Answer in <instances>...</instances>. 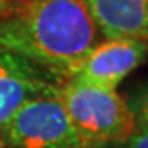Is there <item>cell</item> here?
Listing matches in <instances>:
<instances>
[{
	"label": "cell",
	"mask_w": 148,
	"mask_h": 148,
	"mask_svg": "<svg viewBox=\"0 0 148 148\" xmlns=\"http://www.w3.org/2000/svg\"><path fill=\"white\" fill-rule=\"evenodd\" d=\"M21 2L23 0H0V20L12 15Z\"/></svg>",
	"instance_id": "obj_9"
},
{
	"label": "cell",
	"mask_w": 148,
	"mask_h": 148,
	"mask_svg": "<svg viewBox=\"0 0 148 148\" xmlns=\"http://www.w3.org/2000/svg\"><path fill=\"white\" fill-rule=\"evenodd\" d=\"M61 94V92H59ZM27 102L0 132L2 148H76L81 142L69 122L61 95Z\"/></svg>",
	"instance_id": "obj_3"
},
{
	"label": "cell",
	"mask_w": 148,
	"mask_h": 148,
	"mask_svg": "<svg viewBox=\"0 0 148 148\" xmlns=\"http://www.w3.org/2000/svg\"><path fill=\"white\" fill-rule=\"evenodd\" d=\"M86 5L107 40L148 43V0H86Z\"/></svg>",
	"instance_id": "obj_6"
},
{
	"label": "cell",
	"mask_w": 148,
	"mask_h": 148,
	"mask_svg": "<svg viewBox=\"0 0 148 148\" xmlns=\"http://www.w3.org/2000/svg\"><path fill=\"white\" fill-rule=\"evenodd\" d=\"M148 43L106 40L97 43L71 79L115 90L122 81L145 61Z\"/></svg>",
	"instance_id": "obj_5"
},
{
	"label": "cell",
	"mask_w": 148,
	"mask_h": 148,
	"mask_svg": "<svg viewBox=\"0 0 148 148\" xmlns=\"http://www.w3.org/2000/svg\"><path fill=\"white\" fill-rule=\"evenodd\" d=\"M0 148H2V147H0Z\"/></svg>",
	"instance_id": "obj_11"
},
{
	"label": "cell",
	"mask_w": 148,
	"mask_h": 148,
	"mask_svg": "<svg viewBox=\"0 0 148 148\" xmlns=\"http://www.w3.org/2000/svg\"><path fill=\"white\" fill-rule=\"evenodd\" d=\"M61 101L81 145H120L133 133L137 119L115 90L68 79Z\"/></svg>",
	"instance_id": "obj_2"
},
{
	"label": "cell",
	"mask_w": 148,
	"mask_h": 148,
	"mask_svg": "<svg viewBox=\"0 0 148 148\" xmlns=\"http://www.w3.org/2000/svg\"><path fill=\"white\" fill-rule=\"evenodd\" d=\"M127 102H128V106H130V109H132L137 122L148 125V84L140 87L132 95V99Z\"/></svg>",
	"instance_id": "obj_7"
},
{
	"label": "cell",
	"mask_w": 148,
	"mask_h": 148,
	"mask_svg": "<svg viewBox=\"0 0 148 148\" xmlns=\"http://www.w3.org/2000/svg\"><path fill=\"white\" fill-rule=\"evenodd\" d=\"M76 148H115V147H110V145H79Z\"/></svg>",
	"instance_id": "obj_10"
},
{
	"label": "cell",
	"mask_w": 148,
	"mask_h": 148,
	"mask_svg": "<svg viewBox=\"0 0 148 148\" xmlns=\"http://www.w3.org/2000/svg\"><path fill=\"white\" fill-rule=\"evenodd\" d=\"M115 148H148V125L137 122L133 133L123 143L115 145Z\"/></svg>",
	"instance_id": "obj_8"
},
{
	"label": "cell",
	"mask_w": 148,
	"mask_h": 148,
	"mask_svg": "<svg viewBox=\"0 0 148 148\" xmlns=\"http://www.w3.org/2000/svg\"><path fill=\"white\" fill-rule=\"evenodd\" d=\"M97 36L86 0H23L0 20V49L41 66L59 81L76 74Z\"/></svg>",
	"instance_id": "obj_1"
},
{
	"label": "cell",
	"mask_w": 148,
	"mask_h": 148,
	"mask_svg": "<svg viewBox=\"0 0 148 148\" xmlns=\"http://www.w3.org/2000/svg\"><path fill=\"white\" fill-rule=\"evenodd\" d=\"M63 81L41 66L0 49V132L27 102L61 92Z\"/></svg>",
	"instance_id": "obj_4"
}]
</instances>
